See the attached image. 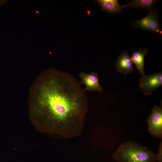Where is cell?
Returning <instances> with one entry per match:
<instances>
[{"label":"cell","instance_id":"obj_1","mask_svg":"<svg viewBox=\"0 0 162 162\" xmlns=\"http://www.w3.org/2000/svg\"><path fill=\"white\" fill-rule=\"evenodd\" d=\"M29 98L45 130L65 138L81 134L88 100L80 84L71 75L54 69L44 71L31 87Z\"/></svg>","mask_w":162,"mask_h":162},{"label":"cell","instance_id":"obj_8","mask_svg":"<svg viewBox=\"0 0 162 162\" xmlns=\"http://www.w3.org/2000/svg\"><path fill=\"white\" fill-rule=\"evenodd\" d=\"M148 51L146 48L143 50L140 49L138 51L134 52L130 57L133 63L135 64L140 74L141 75H144V58Z\"/></svg>","mask_w":162,"mask_h":162},{"label":"cell","instance_id":"obj_11","mask_svg":"<svg viewBox=\"0 0 162 162\" xmlns=\"http://www.w3.org/2000/svg\"><path fill=\"white\" fill-rule=\"evenodd\" d=\"M162 142L160 144L158 154H157L156 161L157 162H162Z\"/></svg>","mask_w":162,"mask_h":162},{"label":"cell","instance_id":"obj_9","mask_svg":"<svg viewBox=\"0 0 162 162\" xmlns=\"http://www.w3.org/2000/svg\"><path fill=\"white\" fill-rule=\"evenodd\" d=\"M102 9L111 14L121 13L122 9L117 0H97Z\"/></svg>","mask_w":162,"mask_h":162},{"label":"cell","instance_id":"obj_2","mask_svg":"<svg viewBox=\"0 0 162 162\" xmlns=\"http://www.w3.org/2000/svg\"><path fill=\"white\" fill-rule=\"evenodd\" d=\"M113 156L117 162H155L157 154L129 141L121 144Z\"/></svg>","mask_w":162,"mask_h":162},{"label":"cell","instance_id":"obj_4","mask_svg":"<svg viewBox=\"0 0 162 162\" xmlns=\"http://www.w3.org/2000/svg\"><path fill=\"white\" fill-rule=\"evenodd\" d=\"M148 130L154 136H162V109L161 107L155 106L147 119Z\"/></svg>","mask_w":162,"mask_h":162},{"label":"cell","instance_id":"obj_10","mask_svg":"<svg viewBox=\"0 0 162 162\" xmlns=\"http://www.w3.org/2000/svg\"><path fill=\"white\" fill-rule=\"evenodd\" d=\"M158 1L155 0H133L128 4L122 6V9L126 7L146 8L150 10Z\"/></svg>","mask_w":162,"mask_h":162},{"label":"cell","instance_id":"obj_7","mask_svg":"<svg viewBox=\"0 0 162 162\" xmlns=\"http://www.w3.org/2000/svg\"><path fill=\"white\" fill-rule=\"evenodd\" d=\"M115 66L118 72L124 74V75L133 71V63L130 57L128 54V51L123 52L118 56Z\"/></svg>","mask_w":162,"mask_h":162},{"label":"cell","instance_id":"obj_5","mask_svg":"<svg viewBox=\"0 0 162 162\" xmlns=\"http://www.w3.org/2000/svg\"><path fill=\"white\" fill-rule=\"evenodd\" d=\"M162 85L161 72L150 75H143L139 80V87L144 94L147 95L151 94Z\"/></svg>","mask_w":162,"mask_h":162},{"label":"cell","instance_id":"obj_3","mask_svg":"<svg viewBox=\"0 0 162 162\" xmlns=\"http://www.w3.org/2000/svg\"><path fill=\"white\" fill-rule=\"evenodd\" d=\"M132 27L149 31L161 35L162 32L160 27L158 14L156 10L150 9L148 14L143 18L132 21Z\"/></svg>","mask_w":162,"mask_h":162},{"label":"cell","instance_id":"obj_6","mask_svg":"<svg viewBox=\"0 0 162 162\" xmlns=\"http://www.w3.org/2000/svg\"><path fill=\"white\" fill-rule=\"evenodd\" d=\"M81 83L85 86L84 91H97L101 93L103 88L99 82L98 73L92 72L90 74L82 72L80 74Z\"/></svg>","mask_w":162,"mask_h":162}]
</instances>
